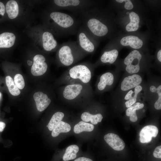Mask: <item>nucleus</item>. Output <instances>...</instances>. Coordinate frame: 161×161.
Listing matches in <instances>:
<instances>
[{"label":"nucleus","mask_w":161,"mask_h":161,"mask_svg":"<svg viewBox=\"0 0 161 161\" xmlns=\"http://www.w3.org/2000/svg\"><path fill=\"white\" fill-rule=\"evenodd\" d=\"M16 36L13 33L5 32L0 34V48H8L14 44Z\"/></svg>","instance_id":"obj_15"},{"label":"nucleus","mask_w":161,"mask_h":161,"mask_svg":"<svg viewBox=\"0 0 161 161\" xmlns=\"http://www.w3.org/2000/svg\"><path fill=\"white\" fill-rule=\"evenodd\" d=\"M5 9L8 16L10 19L16 18L18 14V6L15 0L8 1L6 3Z\"/></svg>","instance_id":"obj_16"},{"label":"nucleus","mask_w":161,"mask_h":161,"mask_svg":"<svg viewBox=\"0 0 161 161\" xmlns=\"http://www.w3.org/2000/svg\"><path fill=\"white\" fill-rule=\"evenodd\" d=\"M6 126L5 123L3 122L0 121V131L2 132L4 130Z\"/></svg>","instance_id":"obj_35"},{"label":"nucleus","mask_w":161,"mask_h":161,"mask_svg":"<svg viewBox=\"0 0 161 161\" xmlns=\"http://www.w3.org/2000/svg\"><path fill=\"white\" fill-rule=\"evenodd\" d=\"M5 80L10 93L13 96L19 95L20 91L15 85L12 78L10 76H7L5 78Z\"/></svg>","instance_id":"obj_26"},{"label":"nucleus","mask_w":161,"mask_h":161,"mask_svg":"<svg viewBox=\"0 0 161 161\" xmlns=\"http://www.w3.org/2000/svg\"><path fill=\"white\" fill-rule=\"evenodd\" d=\"M76 34V42L80 48L85 52H93L95 48L93 37L81 25Z\"/></svg>","instance_id":"obj_4"},{"label":"nucleus","mask_w":161,"mask_h":161,"mask_svg":"<svg viewBox=\"0 0 161 161\" xmlns=\"http://www.w3.org/2000/svg\"><path fill=\"white\" fill-rule=\"evenodd\" d=\"M114 77L109 72L103 74L100 77V81L98 84L97 88L100 90H103L107 85L111 86L113 83Z\"/></svg>","instance_id":"obj_18"},{"label":"nucleus","mask_w":161,"mask_h":161,"mask_svg":"<svg viewBox=\"0 0 161 161\" xmlns=\"http://www.w3.org/2000/svg\"><path fill=\"white\" fill-rule=\"evenodd\" d=\"M124 1L125 2L124 7L126 9L129 10L132 9L133 8V5L130 0H124Z\"/></svg>","instance_id":"obj_31"},{"label":"nucleus","mask_w":161,"mask_h":161,"mask_svg":"<svg viewBox=\"0 0 161 161\" xmlns=\"http://www.w3.org/2000/svg\"><path fill=\"white\" fill-rule=\"evenodd\" d=\"M145 112V109H143V112Z\"/></svg>","instance_id":"obj_41"},{"label":"nucleus","mask_w":161,"mask_h":161,"mask_svg":"<svg viewBox=\"0 0 161 161\" xmlns=\"http://www.w3.org/2000/svg\"><path fill=\"white\" fill-rule=\"evenodd\" d=\"M116 1L117 2H119L120 3H121L124 1V0H116Z\"/></svg>","instance_id":"obj_39"},{"label":"nucleus","mask_w":161,"mask_h":161,"mask_svg":"<svg viewBox=\"0 0 161 161\" xmlns=\"http://www.w3.org/2000/svg\"><path fill=\"white\" fill-rule=\"evenodd\" d=\"M74 161H93L91 159L85 157H78L74 160Z\"/></svg>","instance_id":"obj_32"},{"label":"nucleus","mask_w":161,"mask_h":161,"mask_svg":"<svg viewBox=\"0 0 161 161\" xmlns=\"http://www.w3.org/2000/svg\"><path fill=\"white\" fill-rule=\"evenodd\" d=\"M118 55V51L115 49L105 51L101 57L100 60L103 63L112 64L116 61Z\"/></svg>","instance_id":"obj_21"},{"label":"nucleus","mask_w":161,"mask_h":161,"mask_svg":"<svg viewBox=\"0 0 161 161\" xmlns=\"http://www.w3.org/2000/svg\"><path fill=\"white\" fill-rule=\"evenodd\" d=\"M158 96V100L156 101L154 104L155 108L157 110H160L161 109V85L159 86L156 88Z\"/></svg>","instance_id":"obj_29"},{"label":"nucleus","mask_w":161,"mask_h":161,"mask_svg":"<svg viewBox=\"0 0 161 161\" xmlns=\"http://www.w3.org/2000/svg\"><path fill=\"white\" fill-rule=\"evenodd\" d=\"M81 118L84 121L89 122L93 124H96L98 122L101 121L103 117L100 114H92L89 112H85L83 113L81 116Z\"/></svg>","instance_id":"obj_23"},{"label":"nucleus","mask_w":161,"mask_h":161,"mask_svg":"<svg viewBox=\"0 0 161 161\" xmlns=\"http://www.w3.org/2000/svg\"><path fill=\"white\" fill-rule=\"evenodd\" d=\"M38 110L41 112L45 110L49 106L51 102V100L47 95L42 92L35 93L33 95Z\"/></svg>","instance_id":"obj_11"},{"label":"nucleus","mask_w":161,"mask_h":161,"mask_svg":"<svg viewBox=\"0 0 161 161\" xmlns=\"http://www.w3.org/2000/svg\"><path fill=\"white\" fill-rule=\"evenodd\" d=\"M106 142L113 149L116 151L123 150L125 143L122 139L117 135L112 133H109L104 136Z\"/></svg>","instance_id":"obj_9"},{"label":"nucleus","mask_w":161,"mask_h":161,"mask_svg":"<svg viewBox=\"0 0 161 161\" xmlns=\"http://www.w3.org/2000/svg\"><path fill=\"white\" fill-rule=\"evenodd\" d=\"M142 78L139 75L136 74L125 77L122 82L121 89L125 91L139 85L142 82Z\"/></svg>","instance_id":"obj_10"},{"label":"nucleus","mask_w":161,"mask_h":161,"mask_svg":"<svg viewBox=\"0 0 161 161\" xmlns=\"http://www.w3.org/2000/svg\"><path fill=\"white\" fill-rule=\"evenodd\" d=\"M129 13H129V12H127L126 13V14H129Z\"/></svg>","instance_id":"obj_40"},{"label":"nucleus","mask_w":161,"mask_h":161,"mask_svg":"<svg viewBox=\"0 0 161 161\" xmlns=\"http://www.w3.org/2000/svg\"><path fill=\"white\" fill-rule=\"evenodd\" d=\"M79 150L78 146L75 145H70L66 148L62 159L63 161H69L76 159Z\"/></svg>","instance_id":"obj_17"},{"label":"nucleus","mask_w":161,"mask_h":161,"mask_svg":"<svg viewBox=\"0 0 161 161\" xmlns=\"http://www.w3.org/2000/svg\"><path fill=\"white\" fill-rule=\"evenodd\" d=\"M142 87L140 85L135 88L134 96L133 97L132 96L129 100L126 101L125 103L127 108H129L135 103L138 95L139 93L142 91Z\"/></svg>","instance_id":"obj_27"},{"label":"nucleus","mask_w":161,"mask_h":161,"mask_svg":"<svg viewBox=\"0 0 161 161\" xmlns=\"http://www.w3.org/2000/svg\"><path fill=\"white\" fill-rule=\"evenodd\" d=\"M28 64L29 65H31L32 64V62L31 61L28 60L27 61Z\"/></svg>","instance_id":"obj_38"},{"label":"nucleus","mask_w":161,"mask_h":161,"mask_svg":"<svg viewBox=\"0 0 161 161\" xmlns=\"http://www.w3.org/2000/svg\"><path fill=\"white\" fill-rule=\"evenodd\" d=\"M158 129L156 126L148 125L144 127L141 130L140 134V140L142 143L151 142L152 137H156L158 133Z\"/></svg>","instance_id":"obj_8"},{"label":"nucleus","mask_w":161,"mask_h":161,"mask_svg":"<svg viewBox=\"0 0 161 161\" xmlns=\"http://www.w3.org/2000/svg\"><path fill=\"white\" fill-rule=\"evenodd\" d=\"M154 157L157 158H161V146L157 147L155 149L153 153Z\"/></svg>","instance_id":"obj_30"},{"label":"nucleus","mask_w":161,"mask_h":161,"mask_svg":"<svg viewBox=\"0 0 161 161\" xmlns=\"http://www.w3.org/2000/svg\"><path fill=\"white\" fill-rule=\"evenodd\" d=\"M64 115L63 113L58 112L52 115L47 127L50 131H52L55 126L64 118Z\"/></svg>","instance_id":"obj_25"},{"label":"nucleus","mask_w":161,"mask_h":161,"mask_svg":"<svg viewBox=\"0 0 161 161\" xmlns=\"http://www.w3.org/2000/svg\"><path fill=\"white\" fill-rule=\"evenodd\" d=\"M134 92L132 90H130L126 95L124 99L125 100H129L132 96Z\"/></svg>","instance_id":"obj_34"},{"label":"nucleus","mask_w":161,"mask_h":161,"mask_svg":"<svg viewBox=\"0 0 161 161\" xmlns=\"http://www.w3.org/2000/svg\"><path fill=\"white\" fill-rule=\"evenodd\" d=\"M85 52L78 44L76 41H69L64 43L58 51V57L60 62L64 66H69L73 64L75 55H80Z\"/></svg>","instance_id":"obj_2"},{"label":"nucleus","mask_w":161,"mask_h":161,"mask_svg":"<svg viewBox=\"0 0 161 161\" xmlns=\"http://www.w3.org/2000/svg\"><path fill=\"white\" fill-rule=\"evenodd\" d=\"M55 31L61 36L65 37L77 34L81 25L79 18L72 15L58 11H54L49 14Z\"/></svg>","instance_id":"obj_1"},{"label":"nucleus","mask_w":161,"mask_h":161,"mask_svg":"<svg viewBox=\"0 0 161 161\" xmlns=\"http://www.w3.org/2000/svg\"><path fill=\"white\" fill-rule=\"evenodd\" d=\"M157 58L158 60L161 62V50H160L157 54Z\"/></svg>","instance_id":"obj_36"},{"label":"nucleus","mask_w":161,"mask_h":161,"mask_svg":"<svg viewBox=\"0 0 161 161\" xmlns=\"http://www.w3.org/2000/svg\"><path fill=\"white\" fill-rule=\"evenodd\" d=\"M121 44L124 46L129 45L131 48L138 49L142 47V41L137 37L133 35H129L122 38L120 41Z\"/></svg>","instance_id":"obj_14"},{"label":"nucleus","mask_w":161,"mask_h":161,"mask_svg":"<svg viewBox=\"0 0 161 161\" xmlns=\"http://www.w3.org/2000/svg\"><path fill=\"white\" fill-rule=\"evenodd\" d=\"M14 82L19 89H23L25 86V82L23 76L20 74H16L14 76Z\"/></svg>","instance_id":"obj_28"},{"label":"nucleus","mask_w":161,"mask_h":161,"mask_svg":"<svg viewBox=\"0 0 161 161\" xmlns=\"http://www.w3.org/2000/svg\"><path fill=\"white\" fill-rule=\"evenodd\" d=\"M53 2L58 9L79 16L90 9L92 4V1L88 0H54Z\"/></svg>","instance_id":"obj_3"},{"label":"nucleus","mask_w":161,"mask_h":161,"mask_svg":"<svg viewBox=\"0 0 161 161\" xmlns=\"http://www.w3.org/2000/svg\"><path fill=\"white\" fill-rule=\"evenodd\" d=\"M42 38L43 47L45 51H50L57 47V42L51 32L49 31L44 32Z\"/></svg>","instance_id":"obj_13"},{"label":"nucleus","mask_w":161,"mask_h":161,"mask_svg":"<svg viewBox=\"0 0 161 161\" xmlns=\"http://www.w3.org/2000/svg\"><path fill=\"white\" fill-rule=\"evenodd\" d=\"M69 73L72 78L79 79L85 83L89 82L91 78L90 69L84 65L79 64L74 66L70 69Z\"/></svg>","instance_id":"obj_6"},{"label":"nucleus","mask_w":161,"mask_h":161,"mask_svg":"<svg viewBox=\"0 0 161 161\" xmlns=\"http://www.w3.org/2000/svg\"><path fill=\"white\" fill-rule=\"evenodd\" d=\"M5 12V7L2 2H0V15L4 16Z\"/></svg>","instance_id":"obj_33"},{"label":"nucleus","mask_w":161,"mask_h":161,"mask_svg":"<svg viewBox=\"0 0 161 161\" xmlns=\"http://www.w3.org/2000/svg\"><path fill=\"white\" fill-rule=\"evenodd\" d=\"M94 128L92 124L80 121L74 126V131L76 134H79L84 131L91 132L93 130Z\"/></svg>","instance_id":"obj_24"},{"label":"nucleus","mask_w":161,"mask_h":161,"mask_svg":"<svg viewBox=\"0 0 161 161\" xmlns=\"http://www.w3.org/2000/svg\"><path fill=\"white\" fill-rule=\"evenodd\" d=\"M144 106L143 103L139 102L135 103L128 108L126 110V114L130 117V120L132 122L136 121L138 119L136 113V110L143 108Z\"/></svg>","instance_id":"obj_20"},{"label":"nucleus","mask_w":161,"mask_h":161,"mask_svg":"<svg viewBox=\"0 0 161 161\" xmlns=\"http://www.w3.org/2000/svg\"><path fill=\"white\" fill-rule=\"evenodd\" d=\"M130 22L126 26V30L128 32L137 30L139 27L140 19L138 15L136 13L131 12L129 13Z\"/></svg>","instance_id":"obj_19"},{"label":"nucleus","mask_w":161,"mask_h":161,"mask_svg":"<svg viewBox=\"0 0 161 161\" xmlns=\"http://www.w3.org/2000/svg\"><path fill=\"white\" fill-rule=\"evenodd\" d=\"M150 91L152 92H155L156 91V88L154 86H151L150 88Z\"/></svg>","instance_id":"obj_37"},{"label":"nucleus","mask_w":161,"mask_h":161,"mask_svg":"<svg viewBox=\"0 0 161 161\" xmlns=\"http://www.w3.org/2000/svg\"><path fill=\"white\" fill-rule=\"evenodd\" d=\"M71 129V127L69 124L61 121L52 130L51 134L53 137H56L60 133L69 132Z\"/></svg>","instance_id":"obj_22"},{"label":"nucleus","mask_w":161,"mask_h":161,"mask_svg":"<svg viewBox=\"0 0 161 161\" xmlns=\"http://www.w3.org/2000/svg\"><path fill=\"white\" fill-rule=\"evenodd\" d=\"M82 88V86L79 84L67 85L64 90L63 96L68 100L74 99L80 94Z\"/></svg>","instance_id":"obj_12"},{"label":"nucleus","mask_w":161,"mask_h":161,"mask_svg":"<svg viewBox=\"0 0 161 161\" xmlns=\"http://www.w3.org/2000/svg\"><path fill=\"white\" fill-rule=\"evenodd\" d=\"M1 93L0 92V98H1Z\"/></svg>","instance_id":"obj_42"},{"label":"nucleus","mask_w":161,"mask_h":161,"mask_svg":"<svg viewBox=\"0 0 161 161\" xmlns=\"http://www.w3.org/2000/svg\"><path fill=\"white\" fill-rule=\"evenodd\" d=\"M141 58V54L136 50L131 52L126 56L124 60V63L126 66V69L128 73L135 74L138 72Z\"/></svg>","instance_id":"obj_5"},{"label":"nucleus","mask_w":161,"mask_h":161,"mask_svg":"<svg viewBox=\"0 0 161 161\" xmlns=\"http://www.w3.org/2000/svg\"><path fill=\"white\" fill-rule=\"evenodd\" d=\"M45 61V58L41 55L38 54L34 56L31 68V72L33 75L40 76L45 73L48 67Z\"/></svg>","instance_id":"obj_7"}]
</instances>
